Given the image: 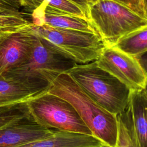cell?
<instances>
[{
	"mask_svg": "<svg viewBox=\"0 0 147 147\" xmlns=\"http://www.w3.org/2000/svg\"><path fill=\"white\" fill-rule=\"evenodd\" d=\"M30 23L40 37L77 64H86L96 60L106 46L97 33Z\"/></svg>",
	"mask_w": 147,
	"mask_h": 147,
	"instance_id": "4",
	"label": "cell"
},
{
	"mask_svg": "<svg viewBox=\"0 0 147 147\" xmlns=\"http://www.w3.org/2000/svg\"><path fill=\"white\" fill-rule=\"evenodd\" d=\"M76 64L38 36L29 58L3 75L51 84L59 75L67 72Z\"/></svg>",
	"mask_w": 147,
	"mask_h": 147,
	"instance_id": "6",
	"label": "cell"
},
{
	"mask_svg": "<svg viewBox=\"0 0 147 147\" xmlns=\"http://www.w3.org/2000/svg\"><path fill=\"white\" fill-rule=\"evenodd\" d=\"M47 92L69 102L94 136L105 144L115 147L117 115L90 98L67 73L59 75L51 82Z\"/></svg>",
	"mask_w": 147,
	"mask_h": 147,
	"instance_id": "1",
	"label": "cell"
},
{
	"mask_svg": "<svg viewBox=\"0 0 147 147\" xmlns=\"http://www.w3.org/2000/svg\"><path fill=\"white\" fill-rule=\"evenodd\" d=\"M95 61L131 91L145 88L147 75L134 56L114 46L106 45Z\"/></svg>",
	"mask_w": 147,
	"mask_h": 147,
	"instance_id": "8",
	"label": "cell"
},
{
	"mask_svg": "<svg viewBox=\"0 0 147 147\" xmlns=\"http://www.w3.org/2000/svg\"><path fill=\"white\" fill-rule=\"evenodd\" d=\"M88 20L106 45L147 25V18L114 0H100L89 6Z\"/></svg>",
	"mask_w": 147,
	"mask_h": 147,
	"instance_id": "3",
	"label": "cell"
},
{
	"mask_svg": "<svg viewBox=\"0 0 147 147\" xmlns=\"http://www.w3.org/2000/svg\"><path fill=\"white\" fill-rule=\"evenodd\" d=\"M66 73L90 98L110 113L117 115L127 108L131 90L95 61L76 64Z\"/></svg>",
	"mask_w": 147,
	"mask_h": 147,
	"instance_id": "2",
	"label": "cell"
},
{
	"mask_svg": "<svg viewBox=\"0 0 147 147\" xmlns=\"http://www.w3.org/2000/svg\"><path fill=\"white\" fill-rule=\"evenodd\" d=\"M22 7L28 13L40 7H48L53 10L88 19L86 11L71 0H20Z\"/></svg>",
	"mask_w": 147,
	"mask_h": 147,
	"instance_id": "14",
	"label": "cell"
},
{
	"mask_svg": "<svg viewBox=\"0 0 147 147\" xmlns=\"http://www.w3.org/2000/svg\"><path fill=\"white\" fill-rule=\"evenodd\" d=\"M75 2V3L79 5L82 7L87 13L88 16V9H89V3L87 0H71Z\"/></svg>",
	"mask_w": 147,
	"mask_h": 147,
	"instance_id": "22",
	"label": "cell"
},
{
	"mask_svg": "<svg viewBox=\"0 0 147 147\" xmlns=\"http://www.w3.org/2000/svg\"><path fill=\"white\" fill-rule=\"evenodd\" d=\"M50 83L0 75V107L26 102L47 91Z\"/></svg>",
	"mask_w": 147,
	"mask_h": 147,
	"instance_id": "10",
	"label": "cell"
},
{
	"mask_svg": "<svg viewBox=\"0 0 147 147\" xmlns=\"http://www.w3.org/2000/svg\"><path fill=\"white\" fill-rule=\"evenodd\" d=\"M28 14L32 20L30 22L36 25H47L54 28L97 33L87 18L61 13L46 6L40 7Z\"/></svg>",
	"mask_w": 147,
	"mask_h": 147,
	"instance_id": "11",
	"label": "cell"
},
{
	"mask_svg": "<svg viewBox=\"0 0 147 147\" xmlns=\"http://www.w3.org/2000/svg\"><path fill=\"white\" fill-rule=\"evenodd\" d=\"M147 75V51L134 56Z\"/></svg>",
	"mask_w": 147,
	"mask_h": 147,
	"instance_id": "21",
	"label": "cell"
},
{
	"mask_svg": "<svg viewBox=\"0 0 147 147\" xmlns=\"http://www.w3.org/2000/svg\"><path fill=\"white\" fill-rule=\"evenodd\" d=\"M117 136L115 147H140L128 106L124 111L117 115Z\"/></svg>",
	"mask_w": 147,
	"mask_h": 147,
	"instance_id": "15",
	"label": "cell"
},
{
	"mask_svg": "<svg viewBox=\"0 0 147 147\" xmlns=\"http://www.w3.org/2000/svg\"><path fill=\"white\" fill-rule=\"evenodd\" d=\"M140 147H147V94L144 89L131 91L128 105Z\"/></svg>",
	"mask_w": 147,
	"mask_h": 147,
	"instance_id": "13",
	"label": "cell"
},
{
	"mask_svg": "<svg viewBox=\"0 0 147 147\" xmlns=\"http://www.w3.org/2000/svg\"><path fill=\"white\" fill-rule=\"evenodd\" d=\"M54 131L37 123L30 115L0 128V147H17L49 137Z\"/></svg>",
	"mask_w": 147,
	"mask_h": 147,
	"instance_id": "9",
	"label": "cell"
},
{
	"mask_svg": "<svg viewBox=\"0 0 147 147\" xmlns=\"http://www.w3.org/2000/svg\"><path fill=\"white\" fill-rule=\"evenodd\" d=\"M30 115L26 102L0 107V128L18 119Z\"/></svg>",
	"mask_w": 147,
	"mask_h": 147,
	"instance_id": "17",
	"label": "cell"
},
{
	"mask_svg": "<svg viewBox=\"0 0 147 147\" xmlns=\"http://www.w3.org/2000/svg\"><path fill=\"white\" fill-rule=\"evenodd\" d=\"M38 37L30 22L14 30L0 32V75L25 63Z\"/></svg>",
	"mask_w": 147,
	"mask_h": 147,
	"instance_id": "7",
	"label": "cell"
},
{
	"mask_svg": "<svg viewBox=\"0 0 147 147\" xmlns=\"http://www.w3.org/2000/svg\"><path fill=\"white\" fill-rule=\"evenodd\" d=\"M143 2H144V7H145L146 14V16H147V0H143Z\"/></svg>",
	"mask_w": 147,
	"mask_h": 147,
	"instance_id": "23",
	"label": "cell"
},
{
	"mask_svg": "<svg viewBox=\"0 0 147 147\" xmlns=\"http://www.w3.org/2000/svg\"><path fill=\"white\" fill-rule=\"evenodd\" d=\"M121 3L131 9L135 11L142 17L147 18V16L144 8L142 6L139 0H114Z\"/></svg>",
	"mask_w": 147,
	"mask_h": 147,
	"instance_id": "20",
	"label": "cell"
},
{
	"mask_svg": "<svg viewBox=\"0 0 147 147\" xmlns=\"http://www.w3.org/2000/svg\"><path fill=\"white\" fill-rule=\"evenodd\" d=\"M20 0H0V14L21 13Z\"/></svg>",
	"mask_w": 147,
	"mask_h": 147,
	"instance_id": "19",
	"label": "cell"
},
{
	"mask_svg": "<svg viewBox=\"0 0 147 147\" xmlns=\"http://www.w3.org/2000/svg\"><path fill=\"white\" fill-rule=\"evenodd\" d=\"M144 90H145V92H146V94H147V82H146V85H145V87Z\"/></svg>",
	"mask_w": 147,
	"mask_h": 147,
	"instance_id": "27",
	"label": "cell"
},
{
	"mask_svg": "<svg viewBox=\"0 0 147 147\" xmlns=\"http://www.w3.org/2000/svg\"><path fill=\"white\" fill-rule=\"evenodd\" d=\"M26 102L32 118L45 127L93 136L73 106L59 96L46 91Z\"/></svg>",
	"mask_w": 147,
	"mask_h": 147,
	"instance_id": "5",
	"label": "cell"
},
{
	"mask_svg": "<svg viewBox=\"0 0 147 147\" xmlns=\"http://www.w3.org/2000/svg\"><path fill=\"white\" fill-rule=\"evenodd\" d=\"M87 1H88V3H89V5H91V4L95 3V2H97V1H100V0H87Z\"/></svg>",
	"mask_w": 147,
	"mask_h": 147,
	"instance_id": "24",
	"label": "cell"
},
{
	"mask_svg": "<svg viewBox=\"0 0 147 147\" xmlns=\"http://www.w3.org/2000/svg\"><path fill=\"white\" fill-rule=\"evenodd\" d=\"M22 13L13 14H0V32L12 30L29 24Z\"/></svg>",
	"mask_w": 147,
	"mask_h": 147,
	"instance_id": "18",
	"label": "cell"
},
{
	"mask_svg": "<svg viewBox=\"0 0 147 147\" xmlns=\"http://www.w3.org/2000/svg\"><path fill=\"white\" fill-rule=\"evenodd\" d=\"M139 2H140V3H141V5H142V6L144 8V9H145V7H144V2H143V0H139Z\"/></svg>",
	"mask_w": 147,
	"mask_h": 147,
	"instance_id": "25",
	"label": "cell"
},
{
	"mask_svg": "<svg viewBox=\"0 0 147 147\" xmlns=\"http://www.w3.org/2000/svg\"><path fill=\"white\" fill-rule=\"evenodd\" d=\"M95 147H111V146H109V145H106V144H103V145H101V146H95Z\"/></svg>",
	"mask_w": 147,
	"mask_h": 147,
	"instance_id": "26",
	"label": "cell"
},
{
	"mask_svg": "<svg viewBox=\"0 0 147 147\" xmlns=\"http://www.w3.org/2000/svg\"><path fill=\"white\" fill-rule=\"evenodd\" d=\"M114 47L136 56L147 51V25L120 38Z\"/></svg>",
	"mask_w": 147,
	"mask_h": 147,
	"instance_id": "16",
	"label": "cell"
},
{
	"mask_svg": "<svg viewBox=\"0 0 147 147\" xmlns=\"http://www.w3.org/2000/svg\"><path fill=\"white\" fill-rule=\"evenodd\" d=\"M105 144L92 135L56 130L49 137L17 147H95Z\"/></svg>",
	"mask_w": 147,
	"mask_h": 147,
	"instance_id": "12",
	"label": "cell"
}]
</instances>
